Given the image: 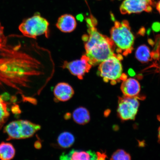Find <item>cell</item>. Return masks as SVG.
Segmentation results:
<instances>
[{
	"instance_id": "6da1fadb",
	"label": "cell",
	"mask_w": 160,
	"mask_h": 160,
	"mask_svg": "<svg viewBox=\"0 0 160 160\" xmlns=\"http://www.w3.org/2000/svg\"><path fill=\"white\" fill-rule=\"evenodd\" d=\"M88 34L82 37L86 53L92 66L99 64L114 54L115 46L111 38L99 32L95 22L87 18Z\"/></svg>"
},
{
	"instance_id": "7a4b0ae2",
	"label": "cell",
	"mask_w": 160,
	"mask_h": 160,
	"mask_svg": "<svg viewBox=\"0 0 160 160\" xmlns=\"http://www.w3.org/2000/svg\"><path fill=\"white\" fill-rule=\"evenodd\" d=\"M110 33L111 39L115 47L117 48L118 53L125 56L131 53L133 50L135 37L128 21L125 20L121 22L116 21Z\"/></svg>"
},
{
	"instance_id": "3957f363",
	"label": "cell",
	"mask_w": 160,
	"mask_h": 160,
	"mask_svg": "<svg viewBox=\"0 0 160 160\" xmlns=\"http://www.w3.org/2000/svg\"><path fill=\"white\" fill-rule=\"evenodd\" d=\"M122 57L118 54H114L99 64L98 72L106 82L111 81L112 85L117 82L127 79V76L122 73V67L121 60Z\"/></svg>"
},
{
	"instance_id": "277c9868",
	"label": "cell",
	"mask_w": 160,
	"mask_h": 160,
	"mask_svg": "<svg viewBox=\"0 0 160 160\" xmlns=\"http://www.w3.org/2000/svg\"><path fill=\"white\" fill-rule=\"evenodd\" d=\"M49 26V23L47 19L40 15L36 14L23 21L19 29L25 37L35 39L42 35L48 37Z\"/></svg>"
},
{
	"instance_id": "5b68a950",
	"label": "cell",
	"mask_w": 160,
	"mask_h": 160,
	"mask_svg": "<svg viewBox=\"0 0 160 160\" xmlns=\"http://www.w3.org/2000/svg\"><path fill=\"white\" fill-rule=\"evenodd\" d=\"M138 99L125 96L119 98L117 113L120 119L122 121L135 119L139 106Z\"/></svg>"
},
{
	"instance_id": "8992f818",
	"label": "cell",
	"mask_w": 160,
	"mask_h": 160,
	"mask_svg": "<svg viewBox=\"0 0 160 160\" xmlns=\"http://www.w3.org/2000/svg\"><path fill=\"white\" fill-rule=\"evenodd\" d=\"M92 66L88 58L85 54L80 59L65 62L63 68L67 69L72 75L76 76L79 79L82 80L85 74L90 71Z\"/></svg>"
},
{
	"instance_id": "52a82bcc",
	"label": "cell",
	"mask_w": 160,
	"mask_h": 160,
	"mask_svg": "<svg viewBox=\"0 0 160 160\" xmlns=\"http://www.w3.org/2000/svg\"><path fill=\"white\" fill-rule=\"evenodd\" d=\"M153 3V0H124L120 7V11L122 14L143 11L149 12L152 11Z\"/></svg>"
},
{
	"instance_id": "ba28073f",
	"label": "cell",
	"mask_w": 160,
	"mask_h": 160,
	"mask_svg": "<svg viewBox=\"0 0 160 160\" xmlns=\"http://www.w3.org/2000/svg\"><path fill=\"white\" fill-rule=\"evenodd\" d=\"M121 90L124 96L126 97L143 99V97L139 96L141 86L139 82L135 79L130 78L124 80L122 83Z\"/></svg>"
},
{
	"instance_id": "9c48e42d",
	"label": "cell",
	"mask_w": 160,
	"mask_h": 160,
	"mask_svg": "<svg viewBox=\"0 0 160 160\" xmlns=\"http://www.w3.org/2000/svg\"><path fill=\"white\" fill-rule=\"evenodd\" d=\"M53 93L56 99L58 101L65 102L72 97L74 91L71 86L67 83H58L53 90Z\"/></svg>"
},
{
	"instance_id": "30bf717a",
	"label": "cell",
	"mask_w": 160,
	"mask_h": 160,
	"mask_svg": "<svg viewBox=\"0 0 160 160\" xmlns=\"http://www.w3.org/2000/svg\"><path fill=\"white\" fill-rule=\"evenodd\" d=\"M60 160H98L97 154L91 151L72 150L67 154H63Z\"/></svg>"
},
{
	"instance_id": "8fae6325",
	"label": "cell",
	"mask_w": 160,
	"mask_h": 160,
	"mask_svg": "<svg viewBox=\"0 0 160 160\" xmlns=\"http://www.w3.org/2000/svg\"><path fill=\"white\" fill-rule=\"evenodd\" d=\"M77 26V21L75 17L69 14L61 16L56 24L58 28L64 33L71 32L76 29Z\"/></svg>"
},
{
	"instance_id": "7c38bea8",
	"label": "cell",
	"mask_w": 160,
	"mask_h": 160,
	"mask_svg": "<svg viewBox=\"0 0 160 160\" xmlns=\"http://www.w3.org/2000/svg\"><path fill=\"white\" fill-rule=\"evenodd\" d=\"M19 122L22 139L32 137L36 132L41 129V126L31 122L21 120Z\"/></svg>"
},
{
	"instance_id": "4fadbf2b",
	"label": "cell",
	"mask_w": 160,
	"mask_h": 160,
	"mask_svg": "<svg viewBox=\"0 0 160 160\" xmlns=\"http://www.w3.org/2000/svg\"><path fill=\"white\" fill-rule=\"evenodd\" d=\"M3 132L7 133L8 136L7 141L22 139L19 120L11 122L5 126Z\"/></svg>"
},
{
	"instance_id": "5bb4252c",
	"label": "cell",
	"mask_w": 160,
	"mask_h": 160,
	"mask_svg": "<svg viewBox=\"0 0 160 160\" xmlns=\"http://www.w3.org/2000/svg\"><path fill=\"white\" fill-rule=\"evenodd\" d=\"M74 121L79 125H85L88 123L90 120L89 112L85 108H77L73 113Z\"/></svg>"
},
{
	"instance_id": "9a60e30c",
	"label": "cell",
	"mask_w": 160,
	"mask_h": 160,
	"mask_svg": "<svg viewBox=\"0 0 160 160\" xmlns=\"http://www.w3.org/2000/svg\"><path fill=\"white\" fill-rule=\"evenodd\" d=\"M15 155V149L11 143L2 142L0 143V159L11 160Z\"/></svg>"
},
{
	"instance_id": "2e32d148",
	"label": "cell",
	"mask_w": 160,
	"mask_h": 160,
	"mask_svg": "<svg viewBox=\"0 0 160 160\" xmlns=\"http://www.w3.org/2000/svg\"><path fill=\"white\" fill-rule=\"evenodd\" d=\"M136 57L142 63L148 62L151 61L153 58L152 53L149 48L145 45L140 46L136 52Z\"/></svg>"
},
{
	"instance_id": "e0dca14e",
	"label": "cell",
	"mask_w": 160,
	"mask_h": 160,
	"mask_svg": "<svg viewBox=\"0 0 160 160\" xmlns=\"http://www.w3.org/2000/svg\"><path fill=\"white\" fill-rule=\"evenodd\" d=\"M75 141L74 136L71 133L67 132L61 133L58 138L59 145L64 148H67L71 147Z\"/></svg>"
},
{
	"instance_id": "ac0fdd59",
	"label": "cell",
	"mask_w": 160,
	"mask_h": 160,
	"mask_svg": "<svg viewBox=\"0 0 160 160\" xmlns=\"http://www.w3.org/2000/svg\"><path fill=\"white\" fill-rule=\"evenodd\" d=\"M10 115L7 104L0 97V129L7 121Z\"/></svg>"
},
{
	"instance_id": "d6986e66",
	"label": "cell",
	"mask_w": 160,
	"mask_h": 160,
	"mask_svg": "<svg viewBox=\"0 0 160 160\" xmlns=\"http://www.w3.org/2000/svg\"><path fill=\"white\" fill-rule=\"evenodd\" d=\"M111 160H131V156L124 150L118 149L114 152Z\"/></svg>"
},
{
	"instance_id": "ffe728a7",
	"label": "cell",
	"mask_w": 160,
	"mask_h": 160,
	"mask_svg": "<svg viewBox=\"0 0 160 160\" xmlns=\"http://www.w3.org/2000/svg\"><path fill=\"white\" fill-rule=\"evenodd\" d=\"M4 34V28L0 22V50H3L6 47L7 40Z\"/></svg>"
},
{
	"instance_id": "44dd1931",
	"label": "cell",
	"mask_w": 160,
	"mask_h": 160,
	"mask_svg": "<svg viewBox=\"0 0 160 160\" xmlns=\"http://www.w3.org/2000/svg\"><path fill=\"white\" fill-rule=\"evenodd\" d=\"M11 111L14 114L18 115L22 113L21 110L19 106L17 104H14L12 106Z\"/></svg>"
},
{
	"instance_id": "7402d4cb",
	"label": "cell",
	"mask_w": 160,
	"mask_h": 160,
	"mask_svg": "<svg viewBox=\"0 0 160 160\" xmlns=\"http://www.w3.org/2000/svg\"><path fill=\"white\" fill-rule=\"evenodd\" d=\"M23 99L24 102H28L34 105H35L37 103V99L32 97H25L24 96H23Z\"/></svg>"
},
{
	"instance_id": "603a6c76",
	"label": "cell",
	"mask_w": 160,
	"mask_h": 160,
	"mask_svg": "<svg viewBox=\"0 0 160 160\" xmlns=\"http://www.w3.org/2000/svg\"><path fill=\"white\" fill-rule=\"evenodd\" d=\"M152 28L153 31L155 32H159L160 31V23L159 22H155L152 26Z\"/></svg>"
},
{
	"instance_id": "cb8c5ba5",
	"label": "cell",
	"mask_w": 160,
	"mask_h": 160,
	"mask_svg": "<svg viewBox=\"0 0 160 160\" xmlns=\"http://www.w3.org/2000/svg\"><path fill=\"white\" fill-rule=\"evenodd\" d=\"M98 160H105L106 155L103 153L98 152L97 153Z\"/></svg>"
},
{
	"instance_id": "d4e9b609",
	"label": "cell",
	"mask_w": 160,
	"mask_h": 160,
	"mask_svg": "<svg viewBox=\"0 0 160 160\" xmlns=\"http://www.w3.org/2000/svg\"><path fill=\"white\" fill-rule=\"evenodd\" d=\"M0 97L4 101H8L9 99V95L7 93H5L1 95Z\"/></svg>"
},
{
	"instance_id": "484cf974",
	"label": "cell",
	"mask_w": 160,
	"mask_h": 160,
	"mask_svg": "<svg viewBox=\"0 0 160 160\" xmlns=\"http://www.w3.org/2000/svg\"><path fill=\"white\" fill-rule=\"evenodd\" d=\"M42 144L39 141L35 142L34 144V147L36 149H39L42 148Z\"/></svg>"
},
{
	"instance_id": "4316f807",
	"label": "cell",
	"mask_w": 160,
	"mask_h": 160,
	"mask_svg": "<svg viewBox=\"0 0 160 160\" xmlns=\"http://www.w3.org/2000/svg\"><path fill=\"white\" fill-rule=\"evenodd\" d=\"M158 119L159 120V121L160 122V114L157 116ZM158 133V142L160 143V127L159 128Z\"/></svg>"
},
{
	"instance_id": "83f0119b",
	"label": "cell",
	"mask_w": 160,
	"mask_h": 160,
	"mask_svg": "<svg viewBox=\"0 0 160 160\" xmlns=\"http://www.w3.org/2000/svg\"><path fill=\"white\" fill-rule=\"evenodd\" d=\"M71 114L70 113H67L64 115V118L66 120H68L71 118Z\"/></svg>"
},
{
	"instance_id": "f1b7e54d",
	"label": "cell",
	"mask_w": 160,
	"mask_h": 160,
	"mask_svg": "<svg viewBox=\"0 0 160 160\" xmlns=\"http://www.w3.org/2000/svg\"><path fill=\"white\" fill-rule=\"evenodd\" d=\"M128 73L129 75L131 76H133L135 75V72L133 71V69H130L128 71Z\"/></svg>"
},
{
	"instance_id": "f546056e",
	"label": "cell",
	"mask_w": 160,
	"mask_h": 160,
	"mask_svg": "<svg viewBox=\"0 0 160 160\" xmlns=\"http://www.w3.org/2000/svg\"><path fill=\"white\" fill-rule=\"evenodd\" d=\"M157 9L158 11L159 12L160 14V0L158 2L157 5Z\"/></svg>"
},
{
	"instance_id": "4dcf8cb0",
	"label": "cell",
	"mask_w": 160,
	"mask_h": 160,
	"mask_svg": "<svg viewBox=\"0 0 160 160\" xmlns=\"http://www.w3.org/2000/svg\"><path fill=\"white\" fill-rule=\"evenodd\" d=\"M17 101V98L15 97H13L11 99V101L12 102L15 103Z\"/></svg>"
},
{
	"instance_id": "1f68e13d",
	"label": "cell",
	"mask_w": 160,
	"mask_h": 160,
	"mask_svg": "<svg viewBox=\"0 0 160 160\" xmlns=\"http://www.w3.org/2000/svg\"><path fill=\"white\" fill-rule=\"evenodd\" d=\"M156 68H157L159 69L160 70V62H159V63L157 64H156Z\"/></svg>"
}]
</instances>
